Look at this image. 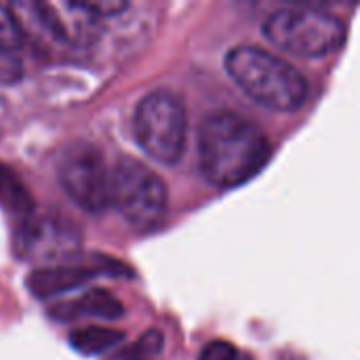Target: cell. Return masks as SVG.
I'll use <instances>...</instances> for the list:
<instances>
[{
    "label": "cell",
    "mask_w": 360,
    "mask_h": 360,
    "mask_svg": "<svg viewBox=\"0 0 360 360\" xmlns=\"http://www.w3.org/2000/svg\"><path fill=\"white\" fill-rule=\"evenodd\" d=\"M86 15H91L93 19H103V17H114L122 11L129 8L127 2L122 0H93V2H76Z\"/></svg>",
    "instance_id": "14"
},
{
    "label": "cell",
    "mask_w": 360,
    "mask_h": 360,
    "mask_svg": "<svg viewBox=\"0 0 360 360\" xmlns=\"http://www.w3.org/2000/svg\"><path fill=\"white\" fill-rule=\"evenodd\" d=\"M112 205L135 228H154L167 211V186L148 165L122 156L112 169Z\"/></svg>",
    "instance_id": "5"
},
{
    "label": "cell",
    "mask_w": 360,
    "mask_h": 360,
    "mask_svg": "<svg viewBox=\"0 0 360 360\" xmlns=\"http://www.w3.org/2000/svg\"><path fill=\"white\" fill-rule=\"evenodd\" d=\"M124 333L112 327H101V325H91L82 329H74L70 333V344L76 352L84 356H97L103 354L112 348H116L122 342Z\"/></svg>",
    "instance_id": "9"
},
{
    "label": "cell",
    "mask_w": 360,
    "mask_h": 360,
    "mask_svg": "<svg viewBox=\"0 0 360 360\" xmlns=\"http://www.w3.org/2000/svg\"><path fill=\"white\" fill-rule=\"evenodd\" d=\"M63 192L89 213H101L112 205V173L105 158L91 141H72L63 148L57 165Z\"/></svg>",
    "instance_id": "6"
},
{
    "label": "cell",
    "mask_w": 360,
    "mask_h": 360,
    "mask_svg": "<svg viewBox=\"0 0 360 360\" xmlns=\"http://www.w3.org/2000/svg\"><path fill=\"white\" fill-rule=\"evenodd\" d=\"M21 76V63L11 53L0 51V82H15Z\"/></svg>",
    "instance_id": "16"
},
{
    "label": "cell",
    "mask_w": 360,
    "mask_h": 360,
    "mask_svg": "<svg viewBox=\"0 0 360 360\" xmlns=\"http://www.w3.org/2000/svg\"><path fill=\"white\" fill-rule=\"evenodd\" d=\"M238 360H253V359H251V356H243V359L238 356Z\"/></svg>",
    "instance_id": "17"
},
{
    "label": "cell",
    "mask_w": 360,
    "mask_h": 360,
    "mask_svg": "<svg viewBox=\"0 0 360 360\" xmlns=\"http://www.w3.org/2000/svg\"><path fill=\"white\" fill-rule=\"evenodd\" d=\"M264 36L287 53L316 59L335 53L346 40V30L342 21L327 11L287 6L264 21Z\"/></svg>",
    "instance_id": "3"
},
{
    "label": "cell",
    "mask_w": 360,
    "mask_h": 360,
    "mask_svg": "<svg viewBox=\"0 0 360 360\" xmlns=\"http://www.w3.org/2000/svg\"><path fill=\"white\" fill-rule=\"evenodd\" d=\"M133 133L139 148L160 165H175L188 137V116L184 101L169 89L148 93L135 108Z\"/></svg>",
    "instance_id": "4"
},
{
    "label": "cell",
    "mask_w": 360,
    "mask_h": 360,
    "mask_svg": "<svg viewBox=\"0 0 360 360\" xmlns=\"http://www.w3.org/2000/svg\"><path fill=\"white\" fill-rule=\"evenodd\" d=\"M0 205L8 213L19 215L23 219H27L34 211V200L25 184L4 162H0Z\"/></svg>",
    "instance_id": "10"
},
{
    "label": "cell",
    "mask_w": 360,
    "mask_h": 360,
    "mask_svg": "<svg viewBox=\"0 0 360 360\" xmlns=\"http://www.w3.org/2000/svg\"><path fill=\"white\" fill-rule=\"evenodd\" d=\"M230 78L255 103L274 112H295L308 99V80L283 57L259 46H234L226 55Z\"/></svg>",
    "instance_id": "2"
},
{
    "label": "cell",
    "mask_w": 360,
    "mask_h": 360,
    "mask_svg": "<svg viewBox=\"0 0 360 360\" xmlns=\"http://www.w3.org/2000/svg\"><path fill=\"white\" fill-rule=\"evenodd\" d=\"M162 346H165L162 333L156 329H150L135 344L124 348L118 354V360H154L162 352Z\"/></svg>",
    "instance_id": "12"
},
{
    "label": "cell",
    "mask_w": 360,
    "mask_h": 360,
    "mask_svg": "<svg viewBox=\"0 0 360 360\" xmlns=\"http://www.w3.org/2000/svg\"><path fill=\"white\" fill-rule=\"evenodd\" d=\"M21 42H23V32L19 21L15 19L11 8L0 6V51L15 55Z\"/></svg>",
    "instance_id": "13"
},
{
    "label": "cell",
    "mask_w": 360,
    "mask_h": 360,
    "mask_svg": "<svg viewBox=\"0 0 360 360\" xmlns=\"http://www.w3.org/2000/svg\"><path fill=\"white\" fill-rule=\"evenodd\" d=\"M198 360H238V350L230 342L215 340L202 348Z\"/></svg>",
    "instance_id": "15"
},
{
    "label": "cell",
    "mask_w": 360,
    "mask_h": 360,
    "mask_svg": "<svg viewBox=\"0 0 360 360\" xmlns=\"http://www.w3.org/2000/svg\"><path fill=\"white\" fill-rule=\"evenodd\" d=\"M272 156L266 133L249 118L221 110L209 114L198 131L200 171L209 184L228 190L255 177Z\"/></svg>",
    "instance_id": "1"
},
{
    "label": "cell",
    "mask_w": 360,
    "mask_h": 360,
    "mask_svg": "<svg viewBox=\"0 0 360 360\" xmlns=\"http://www.w3.org/2000/svg\"><path fill=\"white\" fill-rule=\"evenodd\" d=\"M101 274V268H78V266H49L34 270L27 278V291L38 300H51L74 291Z\"/></svg>",
    "instance_id": "8"
},
{
    "label": "cell",
    "mask_w": 360,
    "mask_h": 360,
    "mask_svg": "<svg viewBox=\"0 0 360 360\" xmlns=\"http://www.w3.org/2000/svg\"><path fill=\"white\" fill-rule=\"evenodd\" d=\"M124 312L120 300L105 289H91L72 306V314H84L103 321H116Z\"/></svg>",
    "instance_id": "11"
},
{
    "label": "cell",
    "mask_w": 360,
    "mask_h": 360,
    "mask_svg": "<svg viewBox=\"0 0 360 360\" xmlns=\"http://www.w3.org/2000/svg\"><path fill=\"white\" fill-rule=\"evenodd\" d=\"M78 245V234L70 226L49 217H27L17 234V253L23 257H59Z\"/></svg>",
    "instance_id": "7"
}]
</instances>
